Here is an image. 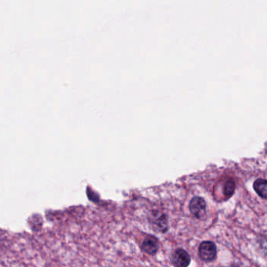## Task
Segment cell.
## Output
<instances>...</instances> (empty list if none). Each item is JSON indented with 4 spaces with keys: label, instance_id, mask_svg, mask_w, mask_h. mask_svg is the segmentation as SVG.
I'll use <instances>...</instances> for the list:
<instances>
[{
    "label": "cell",
    "instance_id": "4",
    "mask_svg": "<svg viewBox=\"0 0 267 267\" xmlns=\"http://www.w3.org/2000/svg\"><path fill=\"white\" fill-rule=\"evenodd\" d=\"M172 263L176 267H187L191 264V259L188 252L182 248L176 249L172 254Z\"/></svg>",
    "mask_w": 267,
    "mask_h": 267
},
{
    "label": "cell",
    "instance_id": "8",
    "mask_svg": "<svg viewBox=\"0 0 267 267\" xmlns=\"http://www.w3.org/2000/svg\"><path fill=\"white\" fill-rule=\"evenodd\" d=\"M232 267H243V266L241 265H234Z\"/></svg>",
    "mask_w": 267,
    "mask_h": 267
},
{
    "label": "cell",
    "instance_id": "6",
    "mask_svg": "<svg viewBox=\"0 0 267 267\" xmlns=\"http://www.w3.org/2000/svg\"><path fill=\"white\" fill-rule=\"evenodd\" d=\"M267 182L264 179H258L254 182L253 188L259 196L262 199H267Z\"/></svg>",
    "mask_w": 267,
    "mask_h": 267
},
{
    "label": "cell",
    "instance_id": "2",
    "mask_svg": "<svg viewBox=\"0 0 267 267\" xmlns=\"http://www.w3.org/2000/svg\"><path fill=\"white\" fill-rule=\"evenodd\" d=\"M150 223L154 231L161 233H165L168 230V221L167 217L163 212L155 211L150 216Z\"/></svg>",
    "mask_w": 267,
    "mask_h": 267
},
{
    "label": "cell",
    "instance_id": "5",
    "mask_svg": "<svg viewBox=\"0 0 267 267\" xmlns=\"http://www.w3.org/2000/svg\"><path fill=\"white\" fill-rule=\"evenodd\" d=\"M142 250L148 255H155L159 249V240L153 236H147L141 244Z\"/></svg>",
    "mask_w": 267,
    "mask_h": 267
},
{
    "label": "cell",
    "instance_id": "7",
    "mask_svg": "<svg viewBox=\"0 0 267 267\" xmlns=\"http://www.w3.org/2000/svg\"><path fill=\"white\" fill-rule=\"evenodd\" d=\"M235 190V183L234 181V179H227L225 184H224V187H223V194L227 198L232 196Z\"/></svg>",
    "mask_w": 267,
    "mask_h": 267
},
{
    "label": "cell",
    "instance_id": "1",
    "mask_svg": "<svg viewBox=\"0 0 267 267\" xmlns=\"http://www.w3.org/2000/svg\"><path fill=\"white\" fill-rule=\"evenodd\" d=\"M199 256L205 263L213 261L217 255V248L215 243L209 240L200 243L199 248Z\"/></svg>",
    "mask_w": 267,
    "mask_h": 267
},
{
    "label": "cell",
    "instance_id": "3",
    "mask_svg": "<svg viewBox=\"0 0 267 267\" xmlns=\"http://www.w3.org/2000/svg\"><path fill=\"white\" fill-rule=\"evenodd\" d=\"M190 211L196 218H202L206 212V202L200 197H195L189 204Z\"/></svg>",
    "mask_w": 267,
    "mask_h": 267
}]
</instances>
